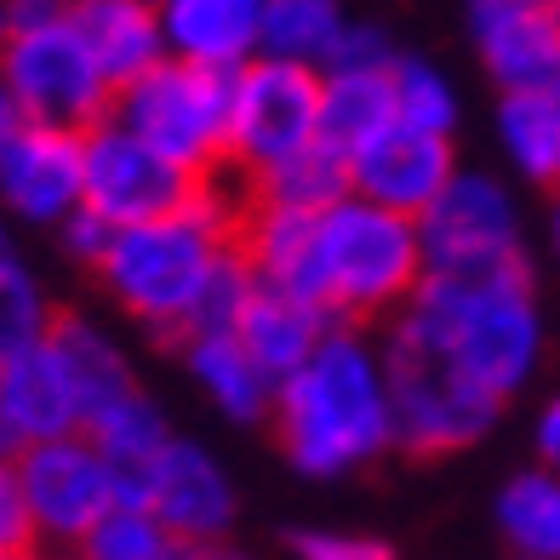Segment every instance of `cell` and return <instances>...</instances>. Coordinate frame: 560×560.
Masks as SVG:
<instances>
[{"instance_id": "8d00e7d4", "label": "cell", "mask_w": 560, "mask_h": 560, "mask_svg": "<svg viewBox=\"0 0 560 560\" xmlns=\"http://www.w3.org/2000/svg\"><path fill=\"white\" fill-rule=\"evenodd\" d=\"M18 126H23V115H18V104H12V86L0 81V143H7Z\"/></svg>"}, {"instance_id": "5bb4252c", "label": "cell", "mask_w": 560, "mask_h": 560, "mask_svg": "<svg viewBox=\"0 0 560 560\" xmlns=\"http://www.w3.org/2000/svg\"><path fill=\"white\" fill-rule=\"evenodd\" d=\"M81 423H86L81 389H74L52 332L40 343H30L23 354H12V361H0V429H7L12 446L69 435Z\"/></svg>"}, {"instance_id": "7a4b0ae2", "label": "cell", "mask_w": 560, "mask_h": 560, "mask_svg": "<svg viewBox=\"0 0 560 560\" xmlns=\"http://www.w3.org/2000/svg\"><path fill=\"white\" fill-rule=\"evenodd\" d=\"M223 252H229V241H218V229L207 218L172 212V218L115 229L97 269H104V287L115 292L126 315L143 320L161 338H177V332H189Z\"/></svg>"}, {"instance_id": "cb8c5ba5", "label": "cell", "mask_w": 560, "mask_h": 560, "mask_svg": "<svg viewBox=\"0 0 560 560\" xmlns=\"http://www.w3.org/2000/svg\"><path fill=\"white\" fill-rule=\"evenodd\" d=\"M503 143L526 177L560 184V109L549 86H521L503 97Z\"/></svg>"}, {"instance_id": "83f0119b", "label": "cell", "mask_w": 560, "mask_h": 560, "mask_svg": "<svg viewBox=\"0 0 560 560\" xmlns=\"http://www.w3.org/2000/svg\"><path fill=\"white\" fill-rule=\"evenodd\" d=\"M52 332V315H46V298L30 275L12 258H0V361H12L30 343H40Z\"/></svg>"}, {"instance_id": "d590c367", "label": "cell", "mask_w": 560, "mask_h": 560, "mask_svg": "<svg viewBox=\"0 0 560 560\" xmlns=\"http://www.w3.org/2000/svg\"><path fill=\"white\" fill-rule=\"evenodd\" d=\"M172 560H246V555L223 549L218 538H189V544H177V549H172Z\"/></svg>"}, {"instance_id": "f546056e", "label": "cell", "mask_w": 560, "mask_h": 560, "mask_svg": "<svg viewBox=\"0 0 560 560\" xmlns=\"http://www.w3.org/2000/svg\"><path fill=\"white\" fill-rule=\"evenodd\" d=\"M30 544H35V521H30V503H23V487H18V464L0 457V560L23 555Z\"/></svg>"}, {"instance_id": "8992f818", "label": "cell", "mask_w": 560, "mask_h": 560, "mask_svg": "<svg viewBox=\"0 0 560 560\" xmlns=\"http://www.w3.org/2000/svg\"><path fill=\"white\" fill-rule=\"evenodd\" d=\"M0 81L12 86L18 115L40 126L92 132L115 109V81L97 69V58L86 52V40L74 35L69 18L0 35Z\"/></svg>"}, {"instance_id": "4fadbf2b", "label": "cell", "mask_w": 560, "mask_h": 560, "mask_svg": "<svg viewBox=\"0 0 560 560\" xmlns=\"http://www.w3.org/2000/svg\"><path fill=\"white\" fill-rule=\"evenodd\" d=\"M469 23L503 92L560 81V0H469Z\"/></svg>"}, {"instance_id": "2e32d148", "label": "cell", "mask_w": 560, "mask_h": 560, "mask_svg": "<svg viewBox=\"0 0 560 560\" xmlns=\"http://www.w3.org/2000/svg\"><path fill=\"white\" fill-rule=\"evenodd\" d=\"M326 315H332V310H320V303L298 298V292H287V287L252 280V292H246L241 315H235V338L246 343V354L275 377V389H280V384H287V377L320 349Z\"/></svg>"}, {"instance_id": "9a60e30c", "label": "cell", "mask_w": 560, "mask_h": 560, "mask_svg": "<svg viewBox=\"0 0 560 560\" xmlns=\"http://www.w3.org/2000/svg\"><path fill=\"white\" fill-rule=\"evenodd\" d=\"M143 509H155L161 526L177 544L189 538H218L235 521V492H229L223 469L189 441H166L149 464V492Z\"/></svg>"}, {"instance_id": "ffe728a7", "label": "cell", "mask_w": 560, "mask_h": 560, "mask_svg": "<svg viewBox=\"0 0 560 560\" xmlns=\"http://www.w3.org/2000/svg\"><path fill=\"white\" fill-rule=\"evenodd\" d=\"M395 109V74L389 63L377 69H332V81L320 86V138L338 143L343 155H354L372 132H384Z\"/></svg>"}, {"instance_id": "9c48e42d", "label": "cell", "mask_w": 560, "mask_h": 560, "mask_svg": "<svg viewBox=\"0 0 560 560\" xmlns=\"http://www.w3.org/2000/svg\"><path fill=\"white\" fill-rule=\"evenodd\" d=\"M189 200H195V172L166 161L155 143H143L132 132V126L97 120L86 132V195H81V207H92L97 218L126 229V223L189 212Z\"/></svg>"}, {"instance_id": "6da1fadb", "label": "cell", "mask_w": 560, "mask_h": 560, "mask_svg": "<svg viewBox=\"0 0 560 560\" xmlns=\"http://www.w3.org/2000/svg\"><path fill=\"white\" fill-rule=\"evenodd\" d=\"M280 452L303 475H343L366 464L377 446L395 441L384 372L361 338L326 332L320 349L303 361L275 395Z\"/></svg>"}, {"instance_id": "836d02e7", "label": "cell", "mask_w": 560, "mask_h": 560, "mask_svg": "<svg viewBox=\"0 0 560 560\" xmlns=\"http://www.w3.org/2000/svg\"><path fill=\"white\" fill-rule=\"evenodd\" d=\"M69 18V0H0V35L7 30H40V23Z\"/></svg>"}, {"instance_id": "1f68e13d", "label": "cell", "mask_w": 560, "mask_h": 560, "mask_svg": "<svg viewBox=\"0 0 560 560\" xmlns=\"http://www.w3.org/2000/svg\"><path fill=\"white\" fill-rule=\"evenodd\" d=\"M326 63L332 69H377V63H395L389 58V40L377 35V30H338V40H332V52H326Z\"/></svg>"}, {"instance_id": "e0dca14e", "label": "cell", "mask_w": 560, "mask_h": 560, "mask_svg": "<svg viewBox=\"0 0 560 560\" xmlns=\"http://www.w3.org/2000/svg\"><path fill=\"white\" fill-rule=\"evenodd\" d=\"M235 252L252 264V275L269 280V287H287L298 298L320 303V310H332V298H326V269H320V212L264 200V212L246 223Z\"/></svg>"}, {"instance_id": "52a82bcc", "label": "cell", "mask_w": 560, "mask_h": 560, "mask_svg": "<svg viewBox=\"0 0 560 560\" xmlns=\"http://www.w3.org/2000/svg\"><path fill=\"white\" fill-rule=\"evenodd\" d=\"M12 464H18V487L23 503H30L35 538L46 544H81L97 526V515L115 503V469L86 429L18 446Z\"/></svg>"}, {"instance_id": "484cf974", "label": "cell", "mask_w": 560, "mask_h": 560, "mask_svg": "<svg viewBox=\"0 0 560 560\" xmlns=\"http://www.w3.org/2000/svg\"><path fill=\"white\" fill-rule=\"evenodd\" d=\"M74 549H81V560H172L177 538L161 526L155 509H143V503H109L104 515H97V526Z\"/></svg>"}, {"instance_id": "e575fe53", "label": "cell", "mask_w": 560, "mask_h": 560, "mask_svg": "<svg viewBox=\"0 0 560 560\" xmlns=\"http://www.w3.org/2000/svg\"><path fill=\"white\" fill-rule=\"evenodd\" d=\"M538 452H544V469L560 475V400H549V412L538 423Z\"/></svg>"}, {"instance_id": "d4e9b609", "label": "cell", "mask_w": 560, "mask_h": 560, "mask_svg": "<svg viewBox=\"0 0 560 560\" xmlns=\"http://www.w3.org/2000/svg\"><path fill=\"white\" fill-rule=\"evenodd\" d=\"M498 515L521 555L560 560V475L555 469H532L521 480H509Z\"/></svg>"}, {"instance_id": "ab89813d", "label": "cell", "mask_w": 560, "mask_h": 560, "mask_svg": "<svg viewBox=\"0 0 560 560\" xmlns=\"http://www.w3.org/2000/svg\"><path fill=\"white\" fill-rule=\"evenodd\" d=\"M532 560H538V555H532Z\"/></svg>"}, {"instance_id": "d6986e66", "label": "cell", "mask_w": 560, "mask_h": 560, "mask_svg": "<svg viewBox=\"0 0 560 560\" xmlns=\"http://www.w3.org/2000/svg\"><path fill=\"white\" fill-rule=\"evenodd\" d=\"M161 23L177 58L241 69V58L264 35V0H166Z\"/></svg>"}, {"instance_id": "f1b7e54d", "label": "cell", "mask_w": 560, "mask_h": 560, "mask_svg": "<svg viewBox=\"0 0 560 560\" xmlns=\"http://www.w3.org/2000/svg\"><path fill=\"white\" fill-rule=\"evenodd\" d=\"M389 74H395V109H400V120L446 132V126H452V86L441 81V74L429 63H418V58H395Z\"/></svg>"}, {"instance_id": "7402d4cb", "label": "cell", "mask_w": 560, "mask_h": 560, "mask_svg": "<svg viewBox=\"0 0 560 560\" xmlns=\"http://www.w3.org/2000/svg\"><path fill=\"white\" fill-rule=\"evenodd\" d=\"M52 343H58V354H63L74 389H81L86 423L104 412V406H115V400H126V395L138 389V384H132V366H126V354H120L104 332H97L92 320L58 315V320H52ZM86 423H81V429H86Z\"/></svg>"}, {"instance_id": "8fae6325", "label": "cell", "mask_w": 560, "mask_h": 560, "mask_svg": "<svg viewBox=\"0 0 560 560\" xmlns=\"http://www.w3.org/2000/svg\"><path fill=\"white\" fill-rule=\"evenodd\" d=\"M86 195V132L23 120L0 143V207L30 223H63Z\"/></svg>"}, {"instance_id": "4316f807", "label": "cell", "mask_w": 560, "mask_h": 560, "mask_svg": "<svg viewBox=\"0 0 560 560\" xmlns=\"http://www.w3.org/2000/svg\"><path fill=\"white\" fill-rule=\"evenodd\" d=\"M343 30L338 0H264V46L275 58H326Z\"/></svg>"}, {"instance_id": "603a6c76", "label": "cell", "mask_w": 560, "mask_h": 560, "mask_svg": "<svg viewBox=\"0 0 560 560\" xmlns=\"http://www.w3.org/2000/svg\"><path fill=\"white\" fill-rule=\"evenodd\" d=\"M354 189V177H349V155L338 143H303L292 149L287 161H275L264 166V195L275 200V207H303V212H326V207H338V200Z\"/></svg>"}, {"instance_id": "30bf717a", "label": "cell", "mask_w": 560, "mask_h": 560, "mask_svg": "<svg viewBox=\"0 0 560 560\" xmlns=\"http://www.w3.org/2000/svg\"><path fill=\"white\" fill-rule=\"evenodd\" d=\"M423 269H492L521 258L515 207L492 177H452L418 212Z\"/></svg>"}, {"instance_id": "f35d334b", "label": "cell", "mask_w": 560, "mask_h": 560, "mask_svg": "<svg viewBox=\"0 0 560 560\" xmlns=\"http://www.w3.org/2000/svg\"><path fill=\"white\" fill-rule=\"evenodd\" d=\"M7 560H35V555H30V549H23V555H7Z\"/></svg>"}, {"instance_id": "ba28073f", "label": "cell", "mask_w": 560, "mask_h": 560, "mask_svg": "<svg viewBox=\"0 0 560 560\" xmlns=\"http://www.w3.org/2000/svg\"><path fill=\"white\" fill-rule=\"evenodd\" d=\"M320 74L303 58H258L235 69V97H229V149L252 166H275L292 149L320 138Z\"/></svg>"}, {"instance_id": "44dd1931", "label": "cell", "mask_w": 560, "mask_h": 560, "mask_svg": "<svg viewBox=\"0 0 560 560\" xmlns=\"http://www.w3.org/2000/svg\"><path fill=\"white\" fill-rule=\"evenodd\" d=\"M189 366H195V377L207 384V395L223 406L229 418H241V423L269 418L275 377L252 361L235 332H200V338H189Z\"/></svg>"}, {"instance_id": "5b68a950", "label": "cell", "mask_w": 560, "mask_h": 560, "mask_svg": "<svg viewBox=\"0 0 560 560\" xmlns=\"http://www.w3.org/2000/svg\"><path fill=\"white\" fill-rule=\"evenodd\" d=\"M229 97H235V69L161 58L115 92V120L155 143L166 161L200 172L229 149Z\"/></svg>"}, {"instance_id": "4dcf8cb0", "label": "cell", "mask_w": 560, "mask_h": 560, "mask_svg": "<svg viewBox=\"0 0 560 560\" xmlns=\"http://www.w3.org/2000/svg\"><path fill=\"white\" fill-rule=\"evenodd\" d=\"M298 560H395L389 544L377 538H349V532H292Z\"/></svg>"}, {"instance_id": "7c38bea8", "label": "cell", "mask_w": 560, "mask_h": 560, "mask_svg": "<svg viewBox=\"0 0 560 560\" xmlns=\"http://www.w3.org/2000/svg\"><path fill=\"white\" fill-rule=\"evenodd\" d=\"M349 177H354V195L418 218L429 200L452 184V143L435 126L389 120L384 132H372L349 155Z\"/></svg>"}, {"instance_id": "74e56055", "label": "cell", "mask_w": 560, "mask_h": 560, "mask_svg": "<svg viewBox=\"0 0 560 560\" xmlns=\"http://www.w3.org/2000/svg\"><path fill=\"white\" fill-rule=\"evenodd\" d=\"M555 246H560V207H555Z\"/></svg>"}, {"instance_id": "d6a6232c", "label": "cell", "mask_w": 560, "mask_h": 560, "mask_svg": "<svg viewBox=\"0 0 560 560\" xmlns=\"http://www.w3.org/2000/svg\"><path fill=\"white\" fill-rule=\"evenodd\" d=\"M63 241H69L74 258L97 264V258L109 252V241H115V223H109V218H97L92 207H74V212L63 218Z\"/></svg>"}, {"instance_id": "ac0fdd59", "label": "cell", "mask_w": 560, "mask_h": 560, "mask_svg": "<svg viewBox=\"0 0 560 560\" xmlns=\"http://www.w3.org/2000/svg\"><path fill=\"white\" fill-rule=\"evenodd\" d=\"M69 23L97 69L115 81V92L166 58V23L149 0H69Z\"/></svg>"}, {"instance_id": "3957f363", "label": "cell", "mask_w": 560, "mask_h": 560, "mask_svg": "<svg viewBox=\"0 0 560 560\" xmlns=\"http://www.w3.org/2000/svg\"><path fill=\"white\" fill-rule=\"evenodd\" d=\"M384 389H389L395 441L412 457L464 452L498 423V406H503V395H492L475 372L457 366V354L412 310L395 320Z\"/></svg>"}, {"instance_id": "277c9868", "label": "cell", "mask_w": 560, "mask_h": 560, "mask_svg": "<svg viewBox=\"0 0 560 560\" xmlns=\"http://www.w3.org/2000/svg\"><path fill=\"white\" fill-rule=\"evenodd\" d=\"M320 269L338 315H377L423 280V241L406 212L377 200H338L320 212Z\"/></svg>"}]
</instances>
